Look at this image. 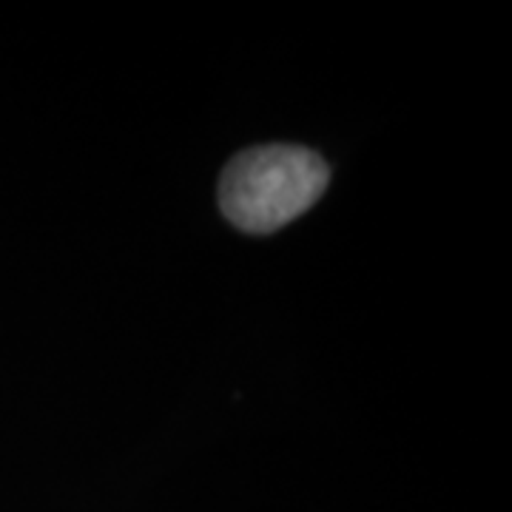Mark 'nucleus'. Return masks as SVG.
<instances>
[{"label": "nucleus", "instance_id": "f257e3e1", "mask_svg": "<svg viewBox=\"0 0 512 512\" xmlns=\"http://www.w3.org/2000/svg\"><path fill=\"white\" fill-rule=\"evenodd\" d=\"M328 163L302 146H256L225 165L220 208L248 234H271L305 214L328 188Z\"/></svg>", "mask_w": 512, "mask_h": 512}]
</instances>
